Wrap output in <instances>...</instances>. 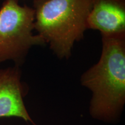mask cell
<instances>
[{
    "mask_svg": "<svg viewBox=\"0 0 125 125\" xmlns=\"http://www.w3.org/2000/svg\"><path fill=\"white\" fill-rule=\"evenodd\" d=\"M87 27L100 31L101 34H125L124 0H94L87 18Z\"/></svg>",
    "mask_w": 125,
    "mask_h": 125,
    "instance_id": "5b68a950",
    "label": "cell"
},
{
    "mask_svg": "<svg viewBox=\"0 0 125 125\" xmlns=\"http://www.w3.org/2000/svg\"><path fill=\"white\" fill-rule=\"evenodd\" d=\"M102 35L100 59L81 77L92 92L89 114L107 123L118 121L125 104V34Z\"/></svg>",
    "mask_w": 125,
    "mask_h": 125,
    "instance_id": "6da1fadb",
    "label": "cell"
},
{
    "mask_svg": "<svg viewBox=\"0 0 125 125\" xmlns=\"http://www.w3.org/2000/svg\"><path fill=\"white\" fill-rule=\"evenodd\" d=\"M35 12L18 0H5L0 9V62H21L34 46L45 45L40 35H34Z\"/></svg>",
    "mask_w": 125,
    "mask_h": 125,
    "instance_id": "3957f363",
    "label": "cell"
},
{
    "mask_svg": "<svg viewBox=\"0 0 125 125\" xmlns=\"http://www.w3.org/2000/svg\"><path fill=\"white\" fill-rule=\"evenodd\" d=\"M24 91L18 67L0 70V118L15 117L35 125L24 104Z\"/></svg>",
    "mask_w": 125,
    "mask_h": 125,
    "instance_id": "277c9868",
    "label": "cell"
},
{
    "mask_svg": "<svg viewBox=\"0 0 125 125\" xmlns=\"http://www.w3.org/2000/svg\"><path fill=\"white\" fill-rule=\"evenodd\" d=\"M94 0H34V30L59 59L83 38Z\"/></svg>",
    "mask_w": 125,
    "mask_h": 125,
    "instance_id": "7a4b0ae2",
    "label": "cell"
}]
</instances>
